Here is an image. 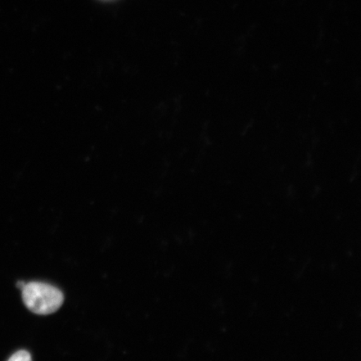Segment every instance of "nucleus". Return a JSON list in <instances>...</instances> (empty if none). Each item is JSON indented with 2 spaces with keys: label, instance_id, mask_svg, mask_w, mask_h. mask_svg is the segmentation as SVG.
<instances>
[{
  "label": "nucleus",
  "instance_id": "1",
  "mask_svg": "<svg viewBox=\"0 0 361 361\" xmlns=\"http://www.w3.org/2000/svg\"><path fill=\"white\" fill-rule=\"evenodd\" d=\"M22 298L27 308L33 313L47 315L55 313L64 301V295L57 288L40 282L25 283Z\"/></svg>",
  "mask_w": 361,
  "mask_h": 361
},
{
  "label": "nucleus",
  "instance_id": "2",
  "mask_svg": "<svg viewBox=\"0 0 361 361\" xmlns=\"http://www.w3.org/2000/svg\"><path fill=\"white\" fill-rule=\"evenodd\" d=\"M8 361H32L28 351L20 350L13 354Z\"/></svg>",
  "mask_w": 361,
  "mask_h": 361
},
{
  "label": "nucleus",
  "instance_id": "3",
  "mask_svg": "<svg viewBox=\"0 0 361 361\" xmlns=\"http://www.w3.org/2000/svg\"><path fill=\"white\" fill-rule=\"evenodd\" d=\"M25 283L24 281H19L17 283V287L20 288L22 290L23 288L25 286Z\"/></svg>",
  "mask_w": 361,
  "mask_h": 361
}]
</instances>
